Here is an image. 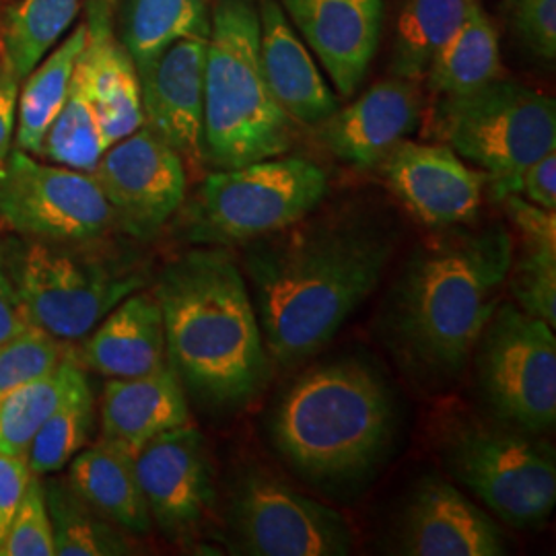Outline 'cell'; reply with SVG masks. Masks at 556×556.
<instances>
[{
    "label": "cell",
    "mask_w": 556,
    "mask_h": 556,
    "mask_svg": "<svg viewBox=\"0 0 556 556\" xmlns=\"http://www.w3.org/2000/svg\"><path fill=\"white\" fill-rule=\"evenodd\" d=\"M110 202L116 229L153 238L186 197V167L178 153L144 124L114 142L91 172Z\"/></svg>",
    "instance_id": "4fadbf2b"
},
{
    "label": "cell",
    "mask_w": 556,
    "mask_h": 556,
    "mask_svg": "<svg viewBox=\"0 0 556 556\" xmlns=\"http://www.w3.org/2000/svg\"><path fill=\"white\" fill-rule=\"evenodd\" d=\"M27 321L60 340H83L144 285L139 266L91 241L23 238L2 254Z\"/></svg>",
    "instance_id": "8992f818"
},
{
    "label": "cell",
    "mask_w": 556,
    "mask_h": 556,
    "mask_svg": "<svg viewBox=\"0 0 556 556\" xmlns=\"http://www.w3.org/2000/svg\"><path fill=\"white\" fill-rule=\"evenodd\" d=\"M85 31V46L75 73L83 80L100 119L101 132L112 147L144 124L139 71L124 43L116 38L112 0L87 2Z\"/></svg>",
    "instance_id": "ffe728a7"
},
{
    "label": "cell",
    "mask_w": 556,
    "mask_h": 556,
    "mask_svg": "<svg viewBox=\"0 0 556 556\" xmlns=\"http://www.w3.org/2000/svg\"><path fill=\"white\" fill-rule=\"evenodd\" d=\"M66 482L91 509L126 534L142 536L153 519L140 489L135 456L100 439L68 462Z\"/></svg>",
    "instance_id": "cb8c5ba5"
},
{
    "label": "cell",
    "mask_w": 556,
    "mask_h": 556,
    "mask_svg": "<svg viewBox=\"0 0 556 556\" xmlns=\"http://www.w3.org/2000/svg\"><path fill=\"white\" fill-rule=\"evenodd\" d=\"M137 477L151 519L163 534H190L206 516L215 491L206 443L194 425L151 439L135 456Z\"/></svg>",
    "instance_id": "2e32d148"
},
{
    "label": "cell",
    "mask_w": 556,
    "mask_h": 556,
    "mask_svg": "<svg viewBox=\"0 0 556 556\" xmlns=\"http://www.w3.org/2000/svg\"><path fill=\"white\" fill-rule=\"evenodd\" d=\"M511 21L519 40L538 59L556 56V0H514Z\"/></svg>",
    "instance_id": "8d00e7d4"
},
{
    "label": "cell",
    "mask_w": 556,
    "mask_h": 556,
    "mask_svg": "<svg viewBox=\"0 0 556 556\" xmlns=\"http://www.w3.org/2000/svg\"><path fill=\"white\" fill-rule=\"evenodd\" d=\"M514 250L503 225L441 229L415 248L383 312V337L406 369L433 383L462 374L498 307Z\"/></svg>",
    "instance_id": "7a4b0ae2"
},
{
    "label": "cell",
    "mask_w": 556,
    "mask_h": 556,
    "mask_svg": "<svg viewBox=\"0 0 556 556\" xmlns=\"http://www.w3.org/2000/svg\"><path fill=\"white\" fill-rule=\"evenodd\" d=\"M0 219L23 238L91 241L116 229L93 174L48 165L15 149L0 163Z\"/></svg>",
    "instance_id": "7c38bea8"
},
{
    "label": "cell",
    "mask_w": 556,
    "mask_h": 556,
    "mask_svg": "<svg viewBox=\"0 0 556 556\" xmlns=\"http://www.w3.org/2000/svg\"><path fill=\"white\" fill-rule=\"evenodd\" d=\"M472 0H406L397 17L392 73L397 79L425 77L439 48L468 15Z\"/></svg>",
    "instance_id": "f1b7e54d"
},
{
    "label": "cell",
    "mask_w": 556,
    "mask_h": 556,
    "mask_svg": "<svg viewBox=\"0 0 556 556\" xmlns=\"http://www.w3.org/2000/svg\"><path fill=\"white\" fill-rule=\"evenodd\" d=\"M422 118V96L415 80L379 83L346 108L318 124L324 147L344 163L371 169L397 142L413 135Z\"/></svg>",
    "instance_id": "d6986e66"
},
{
    "label": "cell",
    "mask_w": 556,
    "mask_h": 556,
    "mask_svg": "<svg viewBox=\"0 0 556 556\" xmlns=\"http://www.w3.org/2000/svg\"><path fill=\"white\" fill-rule=\"evenodd\" d=\"M439 139L484 169L495 199L517 194L528 165L556 149V103L516 80L495 79L470 93L443 98Z\"/></svg>",
    "instance_id": "ba28073f"
},
{
    "label": "cell",
    "mask_w": 556,
    "mask_h": 556,
    "mask_svg": "<svg viewBox=\"0 0 556 556\" xmlns=\"http://www.w3.org/2000/svg\"><path fill=\"white\" fill-rule=\"evenodd\" d=\"M472 357L480 396L493 418L534 435L555 427V328L516 305H501Z\"/></svg>",
    "instance_id": "30bf717a"
},
{
    "label": "cell",
    "mask_w": 556,
    "mask_h": 556,
    "mask_svg": "<svg viewBox=\"0 0 556 556\" xmlns=\"http://www.w3.org/2000/svg\"><path fill=\"white\" fill-rule=\"evenodd\" d=\"M0 556H54L52 521L40 477H31L0 546Z\"/></svg>",
    "instance_id": "d590c367"
},
{
    "label": "cell",
    "mask_w": 556,
    "mask_h": 556,
    "mask_svg": "<svg viewBox=\"0 0 556 556\" xmlns=\"http://www.w3.org/2000/svg\"><path fill=\"white\" fill-rule=\"evenodd\" d=\"M472 2H480V0H472Z\"/></svg>",
    "instance_id": "b9f144b4"
},
{
    "label": "cell",
    "mask_w": 556,
    "mask_h": 556,
    "mask_svg": "<svg viewBox=\"0 0 556 556\" xmlns=\"http://www.w3.org/2000/svg\"><path fill=\"white\" fill-rule=\"evenodd\" d=\"M396 241L381 220L307 215L245 243V282L270 361L295 367L318 355L378 289Z\"/></svg>",
    "instance_id": "6da1fadb"
},
{
    "label": "cell",
    "mask_w": 556,
    "mask_h": 556,
    "mask_svg": "<svg viewBox=\"0 0 556 556\" xmlns=\"http://www.w3.org/2000/svg\"><path fill=\"white\" fill-rule=\"evenodd\" d=\"M79 367L71 353L50 376L23 383L0 396L2 454L27 456L31 441L38 435L41 425L56 410L62 397L66 396Z\"/></svg>",
    "instance_id": "4dcf8cb0"
},
{
    "label": "cell",
    "mask_w": 556,
    "mask_h": 556,
    "mask_svg": "<svg viewBox=\"0 0 556 556\" xmlns=\"http://www.w3.org/2000/svg\"><path fill=\"white\" fill-rule=\"evenodd\" d=\"M425 75L431 91L441 98L464 96L498 79L497 31L478 2L470 4L468 15L439 48Z\"/></svg>",
    "instance_id": "d4e9b609"
},
{
    "label": "cell",
    "mask_w": 556,
    "mask_h": 556,
    "mask_svg": "<svg viewBox=\"0 0 556 556\" xmlns=\"http://www.w3.org/2000/svg\"><path fill=\"white\" fill-rule=\"evenodd\" d=\"M328 192L314 161L270 157L219 169L202 181L188 238L208 245H245L312 215Z\"/></svg>",
    "instance_id": "9c48e42d"
},
{
    "label": "cell",
    "mask_w": 556,
    "mask_h": 556,
    "mask_svg": "<svg viewBox=\"0 0 556 556\" xmlns=\"http://www.w3.org/2000/svg\"><path fill=\"white\" fill-rule=\"evenodd\" d=\"M204 160L219 169L285 155L293 119L260 62L258 0H215L204 59Z\"/></svg>",
    "instance_id": "5b68a950"
},
{
    "label": "cell",
    "mask_w": 556,
    "mask_h": 556,
    "mask_svg": "<svg viewBox=\"0 0 556 556\" xmlns=\"http://www.w3.org/2000/svg\"><path fill=\"white\" fill-rule=\"evenodd\" d=\"M258 20L260 62L275 100L293 122L318 126L337 112V96L277 0H258Z\"/></svg>",
    "instance_id": "7402d4cb"
},
{
    "label": "cell",
    "mask_w": 556,
    "mask_h": 556,
    "mask_svg": "<svg viewBox=\"0 0 556 556\" xmlns=\"http://www.w3.org/2000/svg\"><path fill=\"white\" fill-rule=\"evenodd\" d=\"M83 0H17L0 27L7 52L25 79L79 17Z\"/></svg>",
    "instance_id": "1f68e13d"
},
{
    "label": "cell",
    "mask_w": 556,
    "mask_h": 556,
    "mask_svg": "<svg viewBox=\"0 0 556 556\" xmlns=\"http://www.w3.org/2000/svg\"><path fill=\"white\" fill-rule=\"evenodd\" d=\"M208 38L172 43L137 68L144 126L192 165L204 160V59Z\"/></svg>",
    "instance_id": "e0dca14e"
},
{
    "label": "cell",
    "mask_w": 556,
    "mask_h": 556,
    "mask_svg": "<svg viewBox=\"0 0 556 556\" xmlns=\"http://www.w3.org/2000/svg\"><path fill=\"white\" fill-rule=\"evenodd\" d=\"M517 194L542 208L556 211V149L523 169Z\"/></svg>",
    "instance_id": "ab89813d"
},
{
    "label": "cell",
    "mask_w": 556,
    "mask_h": 556,
    "mask_svg": "<svg viewBox=\"0 0 556 556\" xmlns=\"http://www.w3.org/2000/svg\"><path fill=\"white\" fill-rule=\"evenodd\" d=\"M31 477L27 456L0 452V546Z\"/></svg>",
    "instance_id": "74e56055"
},
{
    "label": "cell",
    "mask_w": 556,
    "mask_h": 556,
    "mask_svg": "<svg viewBox=\"0 0 556 556\" xmlns=\"http://www.w3.org/2000/svg\"><path fill=\"white\" fill-rule=\"evenodd\" d=\"M155 298L167 363L200 406L238 413L264 392L268 357L254 301L233 256L220 245L169 262Z\"/></svg>",
    "instance_id": "3957f363"
},
{
    "label": "cell",
    "mask_w": 556,
    "mask_h": 556,
    "mask_svg": "<svg viewBox=\"0 0 556 556\" xmlns=\"http://www.w3.org/2000/svg\"><path fill=\"white\" fill-rule=\"evenodd\" d=\"M108 149L110 144L101 132L98 114L83 80L73 71L66 100L43 139L40 155L56 165L91 174Z\"/></svg>",
    "instance_id": "d6a6232c"
},
{
    "label": "cell",
    "mask_w": 556,
    "mask_h": 556,
    "mask_svg": "<svg viewBox=\"0 0 556 556\" xmlns=\"http://www.w3.org/2000/svg\"><path fill=\"white\" fill-rule=\"evenodd\" d=\"M225 519L238 555L344 556L353 551V530L344 517L258 466L233 478Z\"/></svg>",
    "instance_id": "8fae6325"
},
{
    "label": "cell",
    "mask_w": 556,
    "mask_h": 556,
    "mask_svg": "<svg viewBox=\"0 0 556 556\" xmlns=\"http://www.w3.org/2000/svg\"><path fill=\"white\" fill-rule=\"evenodd\" d=\"M211 11V0H124L119 41L140 68L176 41L208 38Z\"/></svg>",
    "instance_id": "4316f807"
},
{
    "label": "cell",
    "mask_w": 556,
    "mask_h": 556,
    "mask_svg": "<svg viewBox=\"0 0 556 556\" xmlns=\"http://www.w3.org/2000/svg\"><path fill=\"white\" fill-rule=\"evenodd\" d=\"M342 98L357 93L378 52L386 0H282Z\"/></svg>",
    "instance_id": "ac0fdd59"
},
{
    "label": "cell",
    "mask_w": 556,
    "mask_h": 556,
    "mask_svg": "<svg viewBox=\"0 0 556 556\" xmlns=\"http://www.w3.org/2000/svg\"><path fill=\"white\" fill-rule=\"evenodd\" d=\"M96 422V397L79 367L66 396L41 425L27 452L31 475L46 477L62 470L87 445Z\"/></svg>",
    "instance_id": "f546056e"
},
{
    "label": "cell",
    "mask_w": 556,
    "mask_h": 556,
    "mask_svg": "<svg viewBox=\"0 0 556 556\" xmlns=\"http://www.w3.org/2000/svg\"><path fill=\"white\" fill-rule=\"evenodd\" d=\"M85 36V21H80L25 77L17 101V149L21 151L40 155L43 139L66 100Z\"/></svg>",
    "instance_id": "484cf974"
},
{
    "label": "cell",
    "mask_w": 556,
    "mask_h": 556,
    "mask_svg": "<svg viewBox=\"0 0 556 556\" xmlns=\"http://www.w3.org/2000/svg\"><path fill=\"white\" fill-rule=\"evenodd\" d=\"M519 260L509 270L511 295L519 309L556 326V245L519 241Z\"/></svg>",
    "instance_id": "836d02e7"
},
{
    "label": "cell",
    "mask_w": 556,
    "mask_h": 556,
    "mask_svg": "<svg viewBox=\"0 0 556 556\" xmlns=\"http://www.w3.org/2000/svg\"><path fill=\"white\" fill-rule=\"evenodd\" d=\"M29 326L31 324L27 321L23 309H21L17 291L11 282V277H9L7 266H4V260L0 254V342L17 337Z\"/></svg>",
    "instance_id": "60d3db41"
},
{
    "label": "cell",
    "mask_w": 556,
    "mask_h": 556,
    "mask_svg": "<svg viewBox=\"0 0 556 556\" xmlns=\"http://www.w3.org/2000/svg\"><path fill=\"white\" fill-rule=\"evenodd\" d=\"M396 553L406 556H503L507 536L456 484L441 477L420 478L404 503L396 530Z\"/></svg>",
    "instance_id": "9a60e30c"
},
{
    "label": "cell",
    "mask_w": 556,
    "mask_h": 556,
    "mask_svg": "<svg viewBox=\"0 0 556 556\" xmlns=\"http://www.w3.org/2000/svg\"><path fill=\"white\" fill-rule=\"evenodd\" d=\"M43 495L52 521L54 555L122 556L135 553V544L126 532L91 509L66 480L52 478L43 484Z\"/></svg>",
    "instance_id": "83f0119b"
},
{
    "label": "cell",
    "mask_w": 556,
    "mask_h": 556,
    "mask_svg": "<svg viewBox=\"0 0 556 556\" xmlns=\"http://www.w3.org/2000/svg\"><path fill=\"white\" fill-rule=\"evenodd\" d=\"M21 77L0 34V163L11 153L17 126Z\"/></svg>",
    "instance_id": "f35d334b"
},
{
    "label": "cell",
    "mask_w": 556,
    "mask_h": 556,
    "mask_svg": "<svg viewBox=\"0 0 556 556\" xmlns=\"http://www.w3.org/2000/svg\"><path fill=\"white\" fill-rule=\"evenodd\" d=\"M404 208L431 229L477 219L486 174L470 169L447 144L402 140L379 163Z\"/></svg>",
    "instance_id": "5bb4252c"
},
{
    "label": "cell",
    "mask_w": 556,
    "mask_h": 556,
    "mask_svg": "<svg viewBox=\"0 0 556 556\" xmlns=\"http://www.w3.org/2000/svg\"><path fill=\"white\" fill-rule=\"evenodd\" d=\"M83 369L101 378H139L167 365L163 314L155 293L135 291L101 319L73 351Z\"/></svg>",
    "instance_id": "44dd1931"
},
{
    "label": "cell",
    "mask_w": 556,
    "mask_h": 556,
    "mask_svg": "<svg viewBox=\"0 0 556 556\" xmlns=\"http://www.w3.org/2000/svg\"><path fill=\"white\" fill-rule=\"evenodd\" d=\"M439 454L457 482L514 528H538L556 503L553 447L534 433L507 422L450 418Z\"/></svg>",
    "instance_id": "52a82bcc"
},
{
    "label": "cell",
    "mask_w": 556,
    "mask_h": 556,
    "mask_svg": "<svg viewBox=\"0 0 556 556\" xmlns=\"http://www.w3.org/2000/svg\"><path fill=\"white\" fill-rule=\"evenodd\" d=\"M396 394L378 367L340 357L301 374L277 400L268 433L298 477L321 491L367 482L392 452Z\"/></svg>",
    "instance_id": "277c9868"
},
{
    "label": "cell",
    "mask_w": 556,
    "mask_h": 556,
    "mask_svg": "<svg viewBox=\"0 0 556 556\" xmlns=\"http://www.w3.org/2000/svg\"><path fill=\"white\" fill-rule=\"evenodd\" d=\"M71 353L64 340L36 326L0 342V396L23 383L50 376Z\"/></svg>",
    "instance_id": "e575fe53"
},
{
    "label": "cell",
    "mask_w": 556,
    "mask_h": 556,
    "mask_svg": "<svg viewBox=\"0 0 556 556\" xmlns=\"http://www.w3.org/2000/svg\"><path fill=\"white\" fill-rule=\"evenodd\" d=\"M190 422L186 390L167 363L155 374L108 379L101 394V439L137 456L151 441Z\"/></svg>",
    "instance_id": "603a6c76"
}]
</instances>
